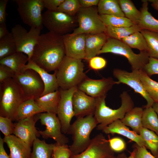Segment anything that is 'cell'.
Instances as JSON below:
<instances>
[{
    "mask_svg": "<svg viewBox=\"0 0 158 158\" xmlns=\"http://www.w3.org/2000/svg\"><path fill=\"white\" fill-rule=\"evenodd\" d=\"M72 102L74 116L77 118L93 114L95 110L96 99L78 90L74 93Z\"/></svg>",
    "mask_w": 158,
    "mask_h": 158,
    "instance_id": "ac0fdd59",
    "label": "cell"
},
{
    "mask_svg": "<svg viewBox=\"0 0 158 158\" xmlns=\"http://www.w3.org/2000/svg\"><path fill=\"white\" fill-rule=\"evenodd\" d=\"M54 148L53 158H70L71 152L67 144L60 145L56 143Z\"/></svg>",
    "mask_w": 158,
    "mask_h": 158,
    "instance_id": "60d3db41",
    "label": "cell"
},
{
    "mask_svg": "<svg viewBox=\"0 0 158 158\" xmlns=\"http://www.w3.org/2000/svg\"><path fill=\"white\" fill-rule=\"evenodd\" d=\"M15 74L10 68L4 65L0 64V83L10 78H13Z\"/></svg>",
    "mask_w": 158,
    "mask_h": 158,
    "instance_id": "7dc6e473",
    "label": "cell"
},
{
    "mask_svg": "<svg viewBox=\"0 0 158 158\" xmlns=\"http://www.w3.org/2000/svg\"><path fill=\"white\" fill-rule=\"evenodd\" d=\"M142 70L149 77L158 74V59L150 57L148 63Z\"/></svg>",
    "mask_w": 158,
    "mask_h": 158,
    "instance_id": "7bdbcfd3",
    "label": "cell"
},
{
    "mask_svg": "<svg viewBox=\"0 0 158 158\" xmlns=\"http://www.w3.org/2000/svg\"><path fill=\"white\" fill-rule=\"evenodd\" d=\"M25 99L17 81L13 78L0 83V116L12 121L20 104Z\"/></svg>",
    "mask_w": 158,
    "mask_h": 158,
    "instance_id": "277c9868",
    "label": "cell"
},
{
    "mask_svg": "<svg viewBox=\"0 0 158 158\" xmlns=\"http://www.w3.org/2000/svg\"><path fill=\"white\" fill-rule=\"evenodd\" d=\"M139 71H132L129 72L119 68H115L113 71L114 77L117 79L118 84H125L140 94L146 100L144 107H152L154 102L150 96L145 88L139 75Z\"/></svg>",
    "mask_w": 158,
    "mask_h": 158,
    "instance_id": "5bb4252c",
    "label": "cell"
},
{
    "mask_svg": "<svg viewBox=\"0 0 158 158\" xmlns=\"http://www.w3.org/2000/svg\"><path fill=\"white\" fill-rule=\"evenodd\" d=\"M143 109L142 107H134L127 112L124 117L121 120L126 126L130 127L137 133L139 134L142 127V118Z\"/></svg>",
    "mask_w": 158,
    "mask_h": 158,
    "instance_id": "4316f807",
    "label": "cell"
},
{
    "mask_svg": "<svg viewBox=\"0 0 158 158\" xmlns=\"http://www.w3.org/2000/svg\"><path fill=\"white\" fill-rule=\"evenodd\" d=\"M17 52L16 47L12 34L9 32L0 39V60Z\"/></svg>",
    "mask_w": 158,
    "mask_h": 158,
    "instance_id": "8d00e7d4",
    "label": "cell"
},
{
    "mask_svg": "<svg viewBox=\"0 0 158 158\" xmlns=\"http://www.w3.org/2000/svg\"><path fill=\"white\" fill-rule=\"evenodd\" d=\"M134 158H155L145 146H141L135 143L132 145Z\"/></svg>",
    "mask_w": 158,
    "mask_h": 158,
    "instance_id": "f6af8a7d",
    "label": "cell"
},
{
    "mask_svg": "<svg viewBox=\"0 0 158 158\" xmlns=\"http://www.w3.org/2000/svg\"><path fill=\"white\" fill-rule=\"evenodd\" d=\"M131 48L136 49L140 51L148 52L146 40L140 31L135 32L121 40Z\"/></svg>",
    "mask_w": 158,
    "mask_h": 158,
    "instance_id": "e575fe53",
    "label": "cell"
},
{
    "mask_svg": "<svg viewBox=\"0 0 158 158\" xmlns=\"http://www.w3.org/2000/svg\"><path fill=\"white\" fill-rule=\"evenodd\" d=\"M114 155V152L111 148L108 140L100 133L91 139L89 145L83 152L71 155L70 158H102Z\"/></svg>",
    "mask_w": 158,
    "mask_h": 158,
    "instance_id": "2e32d148",
    "label": "cell"
},
{
    "mask_svg": "<svg viewBox=\"0 0 158 158\" xmlns=\"http://www.w3.org/2000/svg\"><path fill=\"white\" fill-rule=\"evenodd\" d=\"M44 111L33 98L26 100L20 106L16 114L14 120L18 121Z\"/></svg>",
    "mask_w": 158,
    "mask_h": 158,
    "instance_id": "d4e9b609",
    "label": "cell"
},
{
    "mask_svg": "<svg viewBox=\"0 0 158 158\" xmlns=\"http://www.w3.org/2000/svg\"><path fill=\"white\" fill-rule=\"evenodd\" d=\"M17 11L24 23L42 30V13L44 8L43 0H16Z\"/></svg>",
    "mask_w": 158,
    "mask_h": 158,
    "instance_id": "30bf717a",
    "label": "cell"
},
{
    "mask_svg": "<svg viewBox=\"0 0 158 158\" xmlns=\"http://www.w3.org/2000/svg\"><path fill=\"white\" fill-rule=\"evenodd\" d=\"M66 56L73 58L85 59V34L64 35Z\"/></svg>",
    "mask_w": 158,
    "mask_h": 158,
    "instance_id": "d6986e66",
    "label": "cell"
},
{
    "mask_svg": "<svg viewBox=\"0 0 158 158\" xmlns=\"http://www.w3.org/2000/svg\"><path fill=\"white\" fill-rule=\"evenodd\" d=\"M107 63V61L104 58L98 56L93 57L89 60V67L95 70L103 68L106 66Z\"/></svg>",
    "mask_w": 158,
    "mask_h": 158,
    "instance_id": "bcb514c9",
    "label": "cell"
},
{
    "mask_svg": "<svg viewBox=\"0 0 158 158\" xmlns=\"http://www.w3.org/2000/svg\"><path fill=\"white\" fill-rule=\"evenodd\" d=\"M102 158H116V157L114 155H111L106 156Z\"/></svg>",
    "mask_w": 158,
    "mask_h": 158,
    "instance_id": "6f0895ef",
    "label": "cell"
},
{
    "mask_svg": "<svg viewBox=\"0 0 158 158\" xmlns=\"http://www.w3.org/2000/svg\"><path fill=\"white\" fill-rule=\"evenodd\" d=\"M141 30L139 26L136 25L129 27L107 26L105 33L108 37L121 40L135 32L140 31Z\"/></svg>",
    "mask_w": 158,
    "mask_h": 158,
    "instance_id": "4dcf8cb0",
    "label": "cell"
},
{
    "mask_svg": "<svg viewBox=\"0 0 158 158\" xmlns=\"http://www.w3.org/2000/svg\"><path fill=\"white\" fill-rule=\"evenodd\" d=\"M100 16L101 19L106 26L129 27L134 25L130 20L125 17L106 15Z\"/></svg>",
    "mask_w": 158,
    "mask_h": 158,
    "instance_id": "f35d334b",
    "label": "cell"
},
{
    "mask_svg": "<svg viewBox=\"0 0 158 158\" xmlns=\"http://www.w3.org/2000/svg\"><path fill=\"white\" fill-rule=\"evenodd\" d=\"M106 134H117L124 136L141 146H145V142L140 135L130 130L120 119L117 120L101 130Z\"/></svg>",
    "mask_w": 158,
    "mask_h": 158,
    "instance_id": "44dd1931",
    "label": "cell"
},
{
    "mask_svg": "<svg viewBox=\"0 0 158 158\" xmlns=\"http://www.w3.org/2000/svg\"><path fill=\"white\" fill-rule=\"evenodd\" d=\"M106 96L96 98L94 117L98 123L97 129L99 130L117 120L122 119L126 114L134 107V102L127 91H124L121 94V105L116 109L107 106Z\"/></svg>",
    "mask_w": 158,
    "mask_h": 158,
    "instance_id": "7a4b0ae2",
    "label": "cell"
},
{
    "mask_svg": "<svg viewBox=\"0 0 158 158\" xmlns=\"http://www.w3.org/2000/svg\"><path fill=\"white\" fill-rule=\"evenodd\" d=\"M142 118V127L151 130L158 135V117L152 107H144Z\"/></svg>",
    "mask_w": 158,
    "mask_h": 158,
    "instance_id": "836d02e7",
    "label": "cell"
},
{
    "mask_svg": "<svg viewBox=\"0 0 158 158\" xmlns=\"http://www.w3.org/2000/svg\"><path fill=\"white\" fill-rule=\"evenodd\" d=\"M81 60L65 56L55 71L59 87L64 90L77 87L87 77Z\"/></svg>",
    "mask_w": 158,
    "mask_h": 158,
    "instance_id": "5b68a950",
    "label": "cell"
},
{
    "mask_svg": "<svg viewBox=\"0 0 158 158\" xmlns=\"http://www.w3.org/2000/svg\"><path fill=\"white\" fill-rule=\"evenodd\" d=\"M28 61V58L26 55L22 52H17L0 60V64L8 66L15 74H16L23 71L24 67Z\"/></svg>",
    "mask_w": 158,
    "mask_h": 158,
    "instance_id": "83f0119b",
    "label": "cell"
},
{
    "mask_svg": "<svg viewBox=\"0 0 158 158\" xmlns=\"http://www.w3.org/2000/svg\"><path fill=\"white\" fill-rule=\"evenodd\" d=\"M140 11L141 15L138 25L144 29L158 33V20L155 19L148 11V0L142 1Z\"/></svg>",
    "mask_w": 158,
    "mask_h": 158,
    "instance_id": "484cf974",
    "label": "cell"
},
{
    "mask_svg": "<svg viewBox=\"0 0 158 158\" xmlns=\"http://www.w3.org/2000/svg\"><path fill=\"white\" fill-rule=\"evenodd\" d=\"M12 121L8 117L0 116V130L5 136L13 133L14 124Z\"/></svg>",
    "mask_w": 158,
    "mask_h": 158,
    "instance_id": "b9f144b4",
    "label": "cell"
},
{
    "mask_svg": "<svg viewBox=\"0 0 158 158\" xmlns=\"http://www.w3.org/2000/svg\"><path fill=\"white\" fill-rule=\"evenodd\" d=\"M97 9L99 15L125 17L121 8L118 0H100Z\"/></svg>",
    "mask_w": 158,
    "mask_h": 158,
    "instance_id": "f546056e",
    "label": "cell"
},
{
    "mask_svg": "<svg viewBox=\"0 0 158 158\" xmlns=\"http://www.w3.org/2000/svg\"><path fill=\"white\" fill-rule=\"evenodd\" d=\"M148 1L151 3V6L154 9L158 11V0H150Z\"/></svg>",
    "mask_w": 158,
    "mask_h": 158,
    "instance_id": "11a10c76",
    "label": "cell"
},
{
    "mask_svg": "<svg viewBox=\"0 0 158 158\" xmlns=\"http://www.w3.org/2000/svg\"><path fill=\"white\" fill-rule=\"evenodd\" d=\"M139 75L150 96L154 102L158 103V82L151 79L142 70L139 71Z\"/></svg>",
    "mask_w": 158,
    "mask_h": 158,
    "instance_id": "d590c367",
    "label": "cell"
},
{
    "mask_svg": "<svg viewBox=\"0 0 158 158\" xmlns=\"http://www.w3.org/2000/svg\"><path fill=\"white\" fill-rule=\"evenodd\" d=\"M140 32L146 40L149 57L158 59V33L144 29Z\"/></svg>",
    "mask_w": 158,
    "mask_h": 158,
    "instance_id": "74e56055",
    "label": "cell"
},
{
    "mask_svg": "<svg viewBox=\"0 0 158 158\" xmlns=\"http://www.w3.org/2000/svg\"><path fill=\"white\" fill-rule=\"evenodd\" d=\"M37 121L35 115L18 121L14 124L13 134L31 147L35 140L40 135L35 127Z\"/></svg>",
    "mask_w": 158,
    "mask_h": 158,
    "instance_id": "e0dca14e",
    "label": "cell"
},
{
    "mask_svg": "<svg viewBox=\"0 0 158 158\" xmlns=\"http://www.w3.org/2000/svg\"><path fill=\"white\" fill-rule=\"evenodd\" d=\"M65 56L63 36L49 32L40 35L30 60L48 72L55 71Z\"/></svg>",
    "mask_w": 158,
    "mask_h": 158,
    "instance_id": "6da1fadb",
    "label": "cell"
},
{
    "mask_svg": "<svg viewBox=\"0 0 158 158\" xmlns=\"http://www.w3.org/2000/svg\"><path fill=\"white\" fill-rule=\"evenodd\" d=\"M108 37L105 33L86 34L85 37V59L89 60L98 55L106 43Z\"/></svg>",
    "mask_w": 158,
    "mask_h": 158,
    "instance_id": "603a6c76",
    "label": "cell"
},
{
    "mask_svg": "<svg viewBox=\"0 0 158 158\" xmlns=\"http://www.w3.org/2000/svg\"><path fill=\"white\" fill-rule=\"evenodd\" d=\"M3 138L0 137V158H10L6 153L4 147Z\"/></svg>",
    "mask_w": 158,
    "mask_h": 158,
    "instance_id": "816d5d0a",
    "label": "cell"
},
{
    "mask_svg": "<svg viewBox=\"0 0 158 158\" xmlns=\"http://www.w3.org/2000/svg\"><path fill=\"white\" fill-rule=\"evenodd\" d=\"M77 87L64 90L60 88V98L59 104L57 117L60 121L62 133L67 134L71 124V122L74 116L72 98Z\"/></svg>",
    "mask_w": 158,
    "mask_h": 158,
    "instance_id": "4fadbf2b",
    "label": "cell"
},
{
    "mask_svg": "<svg viewBox=\"0 0 158 158\" xmlns=\"http://www.w3.org/2000/svg\"><path fill=\"white\" fill-rule=\"evenodd\" d=\"M3 140L9 149L10 158H30L31 147L15 135L4 136Z\"/></svg>",
    "mask_w": 158,
    "mask_h": 158,
    "instance_id": "ffe728a7",
    "label": "cell"
},
{
    "mask_svg": "<svg viewBox=\"0 0 158 158\" xmlns=\"http://www.w3.org/2000/svg\"><path fill=\"white\" fill-rule=\"evenodd\" d=\"M55 145V144H48L44 140L37 138L33 144L30 158H53Z\"/></svg>",
    "mask_w": 158,
    "mask_h": 158,
    "instance_id": "f1b7e54d",
    "label": "cell"
},
{
    "mask_svg": "<svg viewBox=\"0 0 158 158\" xmlns=\"http://www.w3.org/2000/svg\"><path fill=\"white\" fill-rule=\"evenodd\" d=\"M60 98V92L59 90H57L35 100L44 112L56 114Z\"/></svg>",
    "mask_w": 158,
    "mask_h": 158,
    "instance_id": "cb8c5ba5",
    "label": "cell"
},
{
    "mask_svg": "<svg viewBox=\"0 0 158 158\" xmlns=\"http://www.w3.org/2000/svg\"><path fill=\"white\" fill-rule=\"evenodd\" d=\"M108 53L124 56L131 65L132 71L143 70L150 57L147 51H140L139 54H135L131 48L121 41L108 37L98 55Z\"/></svg>",
    "mask_w": 158,
    "mask_h": 158,
    "instance_id": "8992f818",
    "label": "cell"
},
{
    "mask_svg": "<svg viewBox=\"0 0 158 158\" xmlns=\"http://www.w3.org/2000/svg\"><path fill=\"white\" fill-rule=\"evenodd\" d=\"M78 27L71 33L73 35L97 34L105 33L107 26L99 15L97 7H81L77 13Z\"/></svg>",
    "mask_w": 158,
    "mask_h": 158,
    "instance_id": "52a82bcc",
    "label": "cell"
},
{
    "mask_svg": "<svg viewBox=\"0 0 158 158\" xmlns=\"http://www.w3.org/2000/svg\"><path fill=\"white\" fill-rule=\"evenodd\" d=\"M28 69H31L37 72L44 83V90L41 96L58 90L59 86L55 73L53 74L49 73L30 60L24 67L23 71Z\"/></svg>",
    "mask_w": 158,
    "mask_h": 158,
    "instance_id": "7402d4cb",
    "label": "cell"
},
{
    "mask_svg": "<svg viewBox=\"0 0 158 158\" xmlns=\"http://www.w3.org/2000/svg\"><path fill=\"white\" fill-rule=\"evenodd\" d=\"M17 81L25 100L34 99L41 96L44 89V83L35 71L28 69L15 74L13 78Z\"/></svg>",
    "mask_w": 158,
    "mask_h": 158,
    "instance_id": "9c48e42d",
    "label": "cell"
},
{
    "mask_svg": "<svg viewBox=\"0 0 158 158\" xmlns=\"http://www.w3.org/2000/svg\"><path fill=\"white\" fill-rule=\"evenodd\" d=\"M42 23L49 32L63 36L76 28V17L57 11L47 10L42 15Z\"/></svg>",
    "mask_w": 158,
    "mask_h": 158,
    "instance_id": "ba28073f",
    "label": "cell"
},
{
    "mask_svg": "<svg viewBox=\"0 0 158 158\" xmlns=\"http://www.w3.org/2000/svg\"><path fill=\"white\" fill-rule=\"evenodd\" d=\"M111 149L114 152H120L126 148L125 142L122 138L118 137H114L108 140Z\"/></svg>",
    "mask_w": 158,
    "mask_h": 158,
    "instance_id": "ee69618b",
    "label": "cell"
},
{
    "mask_svg": "<svg viewBox=\"0 0 158 158\" xmlns=\"http://www.w3.org/2000/svg\"><path fill=\"white\" fill-rule=\"evenodd\" d=\"M81 7L88 8L98 5L99 0H79Z\"/></svg>",
    "mask_w": 158,
    "mask_h": 158,
    "instance_id": "f907efd6",
    "label": "cell"
},
{
    "mask_svg": "<svg viewBox=\"0 0 158 158\" xmlns=\"http://www.w3.org/2000/svg\"><path fill=\"white\" fill-rule=\"evenodd\" d=\"M8 0H0V24L6 23V8Z\"/></svg>",
    "mask_w": 158,
    "mask_h": 158,
    "instance_id": "681fc988",
    "label": "cell"
},
{
    "mask_svg": "<svg viewBox=\"0 0 158 158\" xmlns=\"http://www.w3.org/2000/svg\"><path fill=\"white\" fill-rule=\"evenodd\" d=\"M139 135L144 140L145 147L150 150L155 158H158V135L143 127L140 129Z\"/></svg>",
    "mask_w": 158,
    "mask_h": 158,
    "instance_id": "1f68e13d",
    "label": "cell"
},
{
    "mask_svg": "<svg viewBox=\"0 0 158 158\" xmlns=\"http://www.w3.org/2000/svg\"><path fill=\"white\" fill-rule=\"evenodd\" d=\"M152 107L157 114L158 115V103L154 102Z\"/></svg>",
    "mask_w": 158,
    "mask_h": 158,
    "instance_id": "9f6ffc18",
    "label": "cell"
},
{
    "mask_svg": "<svg viewBox=\"0 0 158 158\" xmlns=\"http://www.w3.org/2000/svg\"><path fill=\"white\" fill-rule=\"evenodd\" d=\"M118 84L111 77L95 80L87 77L78 86V89L92 97L97 98L106 96L113 86Z\"/></svg>",
    "mask_w": 158,
    "mask_h": 158,
    "instance_id": "9a60e30c",
    "label": "cell"
},
{
    "mask_svg": "<svg viewBox=\"0 0 158 158\" xmlns=\"http://www.w3.org/2000/svg\"><path fill=\"white\" fill-rule=\"evenodd\" d=\"M116 158H134V153L133 151L130 153V156L127 157L124 153H123L118 155Z\"/></svg>",
    "mask_w": 158,
    "mask_h": 158,
    "instance_id": "db71d44e",
    "label": "cell"
},
{
    "mask_svg": "<svg viewBox=\"0 0 158 158\" xmlns=\"http://www.w3.org/2000/svg\"><path fill=\"white\" fill-rule=\"evenodd\" d=\"M98 123L93 114L77 118L71 124L67 134L72 135L73 142L69 146L72 155H76L85 150L89 145L90 135Z\"/></svg>",
    "mask_w": 158,
    "mask_h": 158,
    "instance_id": "3957f363",
    "label": "cell"
},
{
    "mask_svg": "<svg viewBox=\"0 0 158 158\" xmlns=\"http://www.w3.org/2000/svg\"><path fill=\"white\" fill-rule=\"evenodd\" d=\"M81 7L79 0H64L56 11L75 16Z\"/></svg>",
    "mask_w": 158,
    "mask_h": 158,
    "instance_id": "ab89813d",
    "label": "cell"
},
{
    "mask_svg": "<svg viewBox=\"0 0 158 158\" xmlns=\"http://www.w3.org/2000/svg\"><path fill=\"white\" fill-rule=\"evenodd\" d=\"M8 32L6 23L0 24V39L5 36Z\"/></svg>",
    "mask_w": 158,
    "mask_h": 158,
    "instance_id": "f5cc1de1",
    "label": "cell"
},
{
    "mask_svg": "<svg viewBox=\"0 0 158 158\" xmlns=\"http://www.w3.org/2000/svg\"><path fill=\"white\" fill-rule=\"evenodd\" d=\"M35 116L38 120H40L41 124L46 127L44 130L39 131L40 134L44 138H52L60 145L68 143V138L61 131V123L56 114L44 112Z\"/></svg>",
    "mask_w": 158,
    "mask_h": 158,
    "instance_id": "7c38bea8",
    "label": "cell"
},
{
    "mask_svg": "<svg viewBox=\"0 0 158 158\" xmlns=\"http://www.w3.org/2000/svg\"><path fill=\"white\" fill-rule=\"evenodd\" d=\"M64 0H43L44 8L50 11H56Z\"/></svg>",
    "mask_w": 158,
    "mask_h": 158,
    "instance_id": "c3c4849f",
    "label": "cell"
},
{
    "mask_svg": "<svg viewBox=\"0 0 158 158\" xmlns=\"http://www.w3.org/2000/svg\"><path fill=\"white\" fill-rule=\"evenodd\" d=\"M40 29L31 28L28 31L17 24L12 28L11 33L15 43L17 51L26 55L30 60L40 34Z\"/></svg>",
    "mask_w": 158,
    "mask_h": 158,
    "instance_id": "8fae6325",
    "label": "cell"
},
{
    "mask_svg": "<svg viewBox=\"0 0 158 158\" xmlns=\"http://www.w3.org/2000/svg\"><path fill=\"white\" fill-rule=\"evenodd\" d=\"M121 8L125 17L134 25H138L140 18L141 13L130 0H118Z\"/></svg>",
    "mask_w": 158,
    "mask_h": 158,
    "instance_id": "d6a6232c",
    "label": "cell"
}]
</instances>
